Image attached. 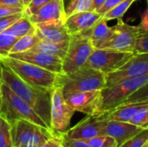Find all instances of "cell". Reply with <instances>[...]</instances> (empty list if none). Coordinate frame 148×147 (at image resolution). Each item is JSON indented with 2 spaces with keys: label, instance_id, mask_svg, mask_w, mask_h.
<instances>
[{
  "label": "cell",
  "instance_id": "1",
  "mask_svg": "<svg viewBox=\"0 0 148 147\" xmlns=\"http://www.w3.org/2000/svg\"><path fill=\"white\" fill-rule=\"evenodd\" d=\"M0 73L3 84H5L16 95L26 101L51 129L50 109L51 94L53 90H47L29 85L21 80L10 68L5 67L1 62Z\"/></svg>",
  "mask_w": 148,
  "mask_h": 147
},
{
  "label": "cell",
  "instance_id": "2",
  "mask_svg": "<svg viewBox=\"0 0 148 147\" xmlns=\"http://www.w3.org/2000/svg\"><path fill=\"white\" fill-rule=\"evenodd\" d=\"M106 74L84 65L69 74H57L56 87L62 88L63 95L77 92L102 90L106 87Z\"/></svg>",
  "mask_w": 148,
  "mask_h": 147
},
{
  "label": "cell",
  "instance_id": "3",
  "mask_svg": "<svg viewBox=\"0 0 148 147\" xmlns=\"http://www.w3.org/2000/svg\"><path fill=\"white\" fill-rule=\"evenodd\" d=\"M0 62L29 85L51 91L56 88L57 74L9 55L0 57Z\"/></svg>",
  "mask_w": 148,
  "mask_h": 147
},
{
  "label": "cell",
  "instance_id": "4",
  "mask_svg": "<svg viewBox=\"0 0 148 147\" xmlns=\"http://www.w3.org/2000/svg\"><path fill=\"white\" fill-rule=\"evenodd\" d=\"M0 114L9 122L24 120L42 127L50 129L26 101L16 95L3 83L2 86V94L0 99Z\"/></svg>",
  "mask_w": 148,
  "mask_h": 147
},
{
  "label": "cell",
  "instance_id": "5",
  "mask_svg": "<svg viewBox=\"0 0 148 147\" xmlns=\"http://www.w3.org/2000/svg\"><path fill=\"white\" fill-rule=\"evenodd\" d=\"M148 82V73L146 75L127 78L101 90L102 113L111 111L122 104L133 94Z\"/></svg>",
  "mask_w": 148,
  "mask_h": 147
},
{
  "label": "cell",
  "instance_id": "6",
  "mask_svg": "<svg viewBox=\"0 0 148 147\" xmlns=\"http://www.w3.org/2000/svg\"><path fill=\"white\" fill-rule=\"evenodd\" d=\"M14 147L23 145H36L41 146L49 139L57 136L52 130L42 127L30 121L19 120L10 122Z\"/></svg>",
  "mask_w": 148,
  "mask_h": 147
},
{
  "label": "cell",
  "instance_id": "7",
  "mask_svg": "<svg viewBox=\"0 0 148 147\" xmlns=\"http://www.w3.org/2000/svg\"><path fill=\"white\" fill-rule=\"evenodd\" d=\"M90 39L82 35L71 36L67 53L62 59V72L69 74L83 67L94 50Z\"/></svg>",
  "mask_w": 148,
  "mask_h": 147
},
{
  "label": "cell",
  "instance_id": "8",
  "mask_svg": "<svg viewBox=\"0 0 148 147\" xmlns=\"http://www.w3.org/2000/svg\"><path fill=\"white\" fill-rule=\"evenodd\" d=\"M134 52H123L113 49H94L85 66L99 70L106 75L118 70L134 57Z\"/></svg>",
  "mask_w": 148,
  "mask_h": 147
},
{
  "label": "cell",
  "instance_id": "9",
  "mask_svg": "<svg viewBox=\"0 0 148 147\" xmlns=\"http://www.w3.org/2000/svg\"><path fill=\"white\" fill-rule=\"evenodd\" d=\"M144 28V23L134 26L119 19L112 27V36L103 49H113L123 52H134L136 41Z\"/></svg>",
  "mask_w": 148,
  "mask_h": 147
},
{
  "label": "cell",
  "instance_id": "10",
  "mask_svg": "<svg viewBox=\"0 0 148 147\" xmlns=\"http://www.w3.org/2000/svg\"><path fill=\"white\" fill-rule=\"evenodd\" d=\"M75 111L67 103L62 88L56 87L51 94L50 127L57 135L64 133L69 129L70 121Z\"/></svg>",
  "mask_w": 148,
  "mask_h": 147
},
{
  "label": "cell",
  "instance_id": "11",
  "mask_svg": "<svg viewBox=\"0 0 148 147\" xmlns=\"http://www.w3.org/2000/svg\"><path fill=\"white\" fill-rule=\"evenodd\" d=\"M64 98L75 112H81L88 116L102 114L101 90L72 93L64 95Z\"/></svg>",
  "mask_w": 148,
  "mask_h": 147
},
{
  "label": "cell",
  "instance_id": "12",
  "mask_svg": "<svg viewBox=\"0 0 148 147\" xmlns=\"http://www.w3.org/2000/svg\"><path fill=\"white\" fill-rule=\"evenodd\" d=\"M108 120L104 114L87 116L72 128L67 130L63 136L71 139H89L104 135V128Z\"/></svg>",
  "mask_w": 148,
  "mask_h": 147
},
{
  "label": "cell",
  "instance_id": "13",
  "mask_svg": "<svg viewBox=\"0 0 148 147\" xmlns=\"http://www.w3.org/2000/svg\"><path fill=\"white\" fill-rule=\"evenodd\" d=\"M147 73L148 53L135 54L132 59L118 70L107 75L106 87H110L127 78L140 76Z\"/></svg>",
  "mask_w": 148,
  "mask_h": 147
},
{
  "label": "cell",
  "instance_id": "14",
  "mask_svg": "<svg viewBox=\"0 0 148 147\" xmlns=\"http://www.w3.org/2000/svg\"><path fill=\"white\" fill-rule=\"evenodd\" d=\"M9 56L26 62L32 63L36 66L45 68L55 74H63L62 59L56 55L28 50L21 53L10 54Z\"/></svg>",
  "mask_w": 148,
  "mask_h": 147
},
{
  "label": "cell",
  "instance_id": "15",
  "mask_svg": "<svg viewBox=\"0 0 148 147\" xmlns=\"http://www.w3.org/2000/svg\"><path fill=\"white\" fill-rule=\"evenodd\" d=\"M29 17L35 25L42 23L64 22L66 19L64 2L63 0H51Z\"/></svg>",
  "mask_w": 148,
  "mask_h": 147
},
{
  "label": "cell",
  "instance_id": "16",
  "mask_svg": "<svg viewBox=\"0 0 148 147\" xmlns=\"http://www.w3.org/2000/svg\"><path fill=\"white\" fill-rule=\"evenodd\" d=\"M36 34L41 40L55 42H69L71 38V35L65 25V21L36 24Z\"/></svg>",
  "mask_w": 148,
  "mask_h": 147
},
{
  "label": "cell",
  "instance_id": "17",
  "mask_svg": "<svg viewBox=\"0 0 148 147\" xmlns=\"http://www.w3.org/2000/svg\"><path fill=\"white\" fill-rule=\"evenodd\" d=\"M143 130V128L130 122L108 120L104 128V135L114 138L117 142L118 146H120Z\"/></svg>",
  "mask_w": 148,
  "mask_h": 147
},
{
  "label": "cell",
  "instance_id": "18",
  "mask_svg": "<svg viewBox=\"0 0 148 147\" xmlns=\"http://www.w3.org/2000/svg\"><path fill=\"white\" fill-rule=\"evenodd\" d=\"M101 17L96 11L78 12L66 17L65 25L71 36L82 34L90 29Z\"/></svg>",
  "mask_w": 148,
  "mask_h": 147
},
{
  "label": "cell",
  "instance_id": "19",
  "mask_svg": "<svg viewBox=\"0 0 148 147\" xmlns=\"http://www.w3.org/2000/svg\"><path fill=\"white\" fill-rule=\"evenodd\" d=\"M88 36L95 49H103L112 36V27L108 26L107 21L102 17L88 30L82 33Z\"/></svg>",
  "mask_w": 148,
  "mask_h": 147
},
{
  "label": "cell",
  "instance_id": "20",
  "mask_svg": "<svg viewBox=\"0 0 148 147\" xmlns=\"http://www.w3.org/2000/svg\"><path fill=\"white\" fill-rule=\"evenodd\" d=\"M147 102L124 103L109 112L104 113V116L108 120H116L122 122H130L133 117Z\"/></svg>",
  "mask_w": 148,
  "mask_h": 147
},
{
  "label": "cell",
  "instance_id": "21",
  "mask_svg": "<svg viewBox=\"0 0 148 147\" xmlns=\"http://www.w3.org/2000/svg\"><path fill=\"white\" fill-rule=\"evenodd\" d=\"M69 45V42H49V41L39 39L37 43L30 49V51L45 53L63 59L67 53Z\"/></svg>",
  "mask_w": 148,
  "mask_h": 147
},
{
  "label": "cell",
  "instance_id": "22",
  "mask_svg": "<svg viewBox=\"0 0 148 147\" xmlns=\"http://www.w3.org/2000/svg\"><path fill=\"white\" fill-rule=\"evenodd\" d=\"M5 31L17 38H20L23 36L36 33V25L30 21L29 16L24 12L23 15Z\"/></svg>",
  "mask_w": 148,
  "mask_h": 147
},
{
  "label": "cell",
  "instance_id": "23",
  "mask_svg": "<svg viewBox=\"0 0 148 147\" xmlns=\"http://www.w3.org/2000/svg\"><path fill=\"white\" fill-rule=\"evenodd\" d=\"M38 41H39V38L36 33L23 36L17 39L16 42L14 44L13 48L11 49L10 54L21 53V52L30 50L37 43Z\"/></svg>",
  "mask_w": 148,
  "mask_h": 147
},
{
  "label": "cell",
  "instance_id": "24",
  "mask_svg": "<svg viewBox=\"0 0 148 147\" xmlns=\"http://www.w3.org/2000/svg\"><path fill=\"white\" fill-rule=\"evenodd\" d=\"M84 11H94L93 0H71L67 8H65L66 17Z\"/></svg>",
  "mask_w": 148,
  "mask_h": 147
},
{
  "label": "cell",
  "instance_id": "25",
  "mask_svg": "<svg viewBox=\"0 0 148 147\" xmlns=\"http://www.w3.org/2000/svg\"><path fill=\"white\" fill-rule=\"evenodd\" d=\"M135 0H124L119 4H117L115 7L108 10L102 18L106 20L107 22L112 19H121L124 14L128 10V9L131 7V5L134 3Z\"/></svg>",
  "mask_w": 148,
  "mask_h": 147
},
{
  "label": "cell",
  "instance_id": "26",
  "mask_svg": "<svg viewBox=\"0 0 148 147\" xmlns=\"http://www.w3.org/2000/svg\"><path fill=\"white\" fill-rule=\"evenodd\" d=\"M0 147H14L10 124V122L0 114Z\"/></svg>",
  "mask_w": 148,
  "mask_h": 147
},
{
  "label": "cell",
  "instance_id": "27",
  "mask_svg": "<svg viewBox=\"0 0 148 147\" xmlns=\"http://www.w3.org/2000/svg\"><path fill=\"white\" fill-rule=\"evenodd\" d=\"M17 39V37L6 31L0 33V57L8 56L10 55Z\"/></svg>",
  "mask_w": 148,
  "mask_h": 147
},
{
  "label": "cell",
  "instance_id": "28",
  "mask_svg": "<svg viewBox=\"0 0 148 147\" xmlns=\"http://www.w3.org/2000/svg\"><path fill=\"white\" fill-rule=\"evenodd\" d=\"M90 147H118L115 139L108 135H101L85 140Z\"/></svg>",
  "mask_w": 148,
  "mask_h": 147
},
{
  "label": "cell",
  "instance_id": "29",
  "mask_svg": "<svg viewBox=\"0 0 148 147\" xmlns=\"http://www.w3.org/2000/svg\"><path fill=\"white\" fill-rule=\"evenodd\" d=\"M147 143L148 128H147L118 147H144Z\"/></svg>",
  "mask_w": 148,
  "mask_h": 147
},
{
  "label": "cell",
  "instance_id": "30",
  "mask_svg": "<svg viewBox=\"0 0 148 147\" xmlns=\"http://www.w3.org/2000/svg\"><path fill=\"white\" fill-rule=\"evenodd\" d=\"M130 123L136 125L143 129L148 128V102L137 112V113L130 120Z\"/></svg>",
  "mask_w": 148,
  "mask_h": 147
},
{
  "label": "cell",
  "instance_id": "31",
  "mask_svg": "<svg viewBox=\"0 0 148 147\" xmlns=\"http://www.w3.org/2000/svg\"><path fill=\"white\" fill-rule=\"evenodd\" d=\"M148 53V25H145L135 44L134 54Z\"/></svg>",
  "mask_w": 148,
  "mask_h": 147
},
{
  "label": "cell",
  "instance_id": "32",
  "mask_svg": "<svg viewBox=\"0 0 148 147\" xmlns=\"http://www.w3.org/2000/svg\"><path fill=\"white\" fill-rule=\"evenodd\" d=\"M144 101H148V82L143 87H141L139 90H137L134 94H133L122 104L137 103V102H144Z\"/></svg>",
  "mask_w": 148,
  "mask_h": 147
},
{
  "label": "cell",
  "instance_id": "33",
  "mask_svg": "<svg viewBox=\"0 0 148 147\" xmlns=\"http://www.w3.org/2000/svg\"><path fill=\"white\" fill-rule=\"evenodd\" d=\"M23 13H18L6 16H0V33H3L5 30H7L23 15Z\"/></svg>",
  "mask_w": 148,
  "mask_h": 147
},
{
  "label": "cell",
  "instance_id": "34",
  "mask_svg": "<svg viewBox=\"0 0 148 147\" xmlns=\"http://www.w3.org/2000/svg\"><path fill=\"white\" fill-rule=\"evenodd\" d=\"M25 7L21 6H7L0 5V16H6L10 15H15L18 13L25 12Z\"/></svg>",
  "mask_w": 148,
  "mask_h": 147
},
{
  "label": "cell",
  "instance_id": "35",
  "mask_svg": "<svg viewBox=\"0 0 148 147\" xmlns=\"http://www.w3.org/2000/svg\"><path fill=\"white\" fill-rule=\"evenodd\" d=\"M61 141L62 147H90L85 140L68 139L62 134L61 135Z\"/></svg>",
  "mask_w": 148,
  "mask_h": 147
},
{
  "label": "cell",
  "instance_id": "36",
  "mask_svg": "<svg viewBox=\"0 0 148 147\" xmlns=\"http://www.w3.org/2000/svg\"><path fill=\"white\" fill-rule=\"evenodd\" d=\"M51 0H31L29 4L25 9V14L28 16L32 15L37 10H39L42 6L46 4L47 3L50 2Z\"/></svg>",
  "mask_w": 148,
  "mask_h": 147
},
{
  "label": "cell",
  "instance_id": "37",
  "mask_svg": "<svg viewBox=\"0 0 148 147\" xmlns=\"http://www.w3.org/2000/svg\"><path fill=\"white\" fill-rule=\"evenodd\" d=\"M122 1H124V0H106V2L96 10V12L98 14H100L101 16H103L108 10H110L111 9L115 7L117 4H119Z\"/></svg>",
  "mask_w": 148,
  "mask_h": 147
},
{
  "label": "cell",
  "instance_id": "38",
  "mask_svg": "<svg viewBox=\"0 0 148 147\" xmlns=\"http://www.w3.org/2000/svg\"><path fill=\"white\" fill-rule=\"evenodd\" d=\"M40 147H62V141H61V136L60 137H53V138L49 139Z\"/></svg>",
  "mask_w": 148,
  "mask_h": 147
},
{
  "label": "cell",
  "instance_id": "39",
  "mask_svg": "<svg viewBox=\"0 0 148 147\" xmlns=\"http://www.w3.org/2000/svg\"><path fill=\"white\" fill-rule=\"evenodd\" d=\"M0 5L25 7V6L23 5V0H0Z\"/></svg>",
  "mask_w": 148,
  "mask_h": 147
},
{
  "label": "cell",
  "instance_id": "40",
  "mask_svg": "<svg viewBox=\"0 0 148 147\" xmlns=\"http://www.w3.org/2000/svg\"><path fill=\"white\" fill-rule=\"evenodd\" d=\"M105 2L106 0H93V10L96 11Z\"/></svg>",
  "mask_w": 148,
  "mask_h": 147
},
{
  "label": "cell",
  "instance_id": "41",
  "mask_svg": "<svg viewBox=\"0 0 148 147\" xmlns=\"http://www.w3.org/2000/svg\"><path fill=\"white\" fill-rule=\"evenodd\" d=\"M31 2V0H23V5L25 6V8L29 4V3Z\"/></svg>",
  "mask_w": 148,
  "mask_h": 147
},
{
  "label": "cell",
  "instance_id": "42",
  "mask_svg": "<svg viewBox=\"0 0 148 147\" xmlns=\"http://www.w3.org/2000/svg\"><path fill=\"white\" fill-rule=\"evenodd\" d=\"M3 81L1 78V73H0V99H1V94H2V86H3Z\"/></svg>",
  "mask_w": 148,
  "mask_h": 147
},
{
  "label": "cell",
  "instance_id": "43",
  "mask_svg": "<svg viewBox=\"0 0 148 147\" xmlns=\"http://www.w3.org/2000/svg\"><path fill=\"white\" fill-rule=\"evenodd\" d=\"M19 147H39V146H36V145H31V144H29V145H23V146H19Z\"/></svg>",
  "mask_w": 148,
  "mask_h": 147
},
{
  "label": "cell",
  "instance_id": "44",
  "mask_svg": "<svg viewBox=\"0 0 148 147\" xmlns=\"http://www.w3.org/2000/svg\"><path fill=\"white\" fill-rule=\"evenodd\" d=\"M144 147H148V146H147V145H146V146H145Z\"/></svg>",
  "mask_w": 148,
  "mask_h": 147
},
{
  "label": "cell",
  "instance_id": "45",
  "mask_svg": "<svg viewBox=\"0 0 148 147\" xmlns=\"http://www.w3.org/2000/svg\"><path fill=\"white\" fill-rule=\"evenodd\" d=\"M147 146H148V143H147Z\"/></svg>",
  "mask_w": 148,
  "mask_h": 147
},
{
  "label": "cell",
  "instance_id": "46",
  "mask_svg": "<svg viewBox=\"0 0 148 147\" xmlns=\"http://www.w3.org/2000/svg\"><path fill=\"white\" fill-rule=\"evenodd\" d=\"M144 102H145V101H144ZM146 102H148V101H146Z\"/></svg>",
  "mask_w": 148,
  "mask_h": 147
}]
</instances>
